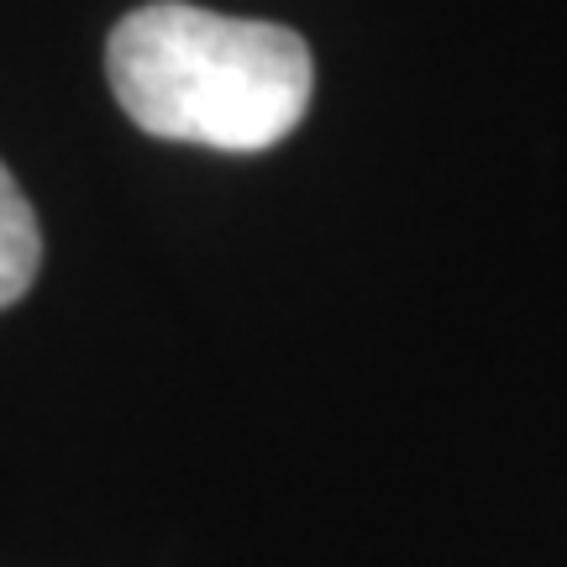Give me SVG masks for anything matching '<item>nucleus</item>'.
Instances as JSON below:
<instances>
[{"label": "nucleus", "mask_w": 567, "mask_h": 567, "mask_svg": "<svg viewBox=\"0 0 567 567\" xmlns=\"http://www.w3.org/2000/svg\"><path fill=\"white\" fill-rule=\"evenodd\" d=\"M38 264H42V231H38V216L27 195L17 189V179L6 174L0 163V310L17 305L32 279H38Z\"/></svg>", "instance_id": "nucleus-2"}, {"label": "nucleus", "mask_w": 567, "mask_h": 567, "mask_svg": "<svg viewBox=\"0 0 567 567\" xmlns=\"http://www.w3.org/2000/svg\"><path fill=\"white\" fill-rule=\"evenodd\" d=\"M105 74L147 137L264 153L310 111L316 63L289 27L184 0L142 6L105 42Z\"/></svg>", "instance_id": "nucleus-1"}]
</instances>
